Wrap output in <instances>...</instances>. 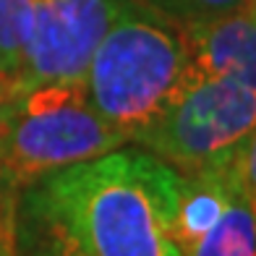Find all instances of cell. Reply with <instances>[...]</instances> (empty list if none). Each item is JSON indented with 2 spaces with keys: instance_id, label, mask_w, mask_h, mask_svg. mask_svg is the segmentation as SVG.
<instances>
[{
  "instance_id": "obj_1",
  "label": "cell",
  "mask_w": 256,
  "mask_h": 256,
  "mask_svg": "<svg viewBox=\"0 0 256 256\" xmlns=\"http://www.w3.org/2000/svg\"><path fill=\"white\" fill-rule=\"evenodd\" d=\"M180 176L136 144L63 168L18 196L52 214L89 256H180Z\"/></svg>"
},
{
  "instance_id": "obj_2",
  "label": "cell",
  "mask_w": 256,
  "mask_h": 256,
  "mask_svg": "<svg viewBox=\"0 0 256 256\" xmlns=\"http://www.w3.org/2000/svg\"><path fill=\"white\" fill-rule=\"evenodd\" d=\"M191 76L186 32L144 0H123L89 60L84 89L128 144L152 126Z\"/></svg>"
},
{
  "instance_id": "obj_3",
  "label": "cell",
  "mask_w": 256,
  "mask_h": 256,
  "mask_svg": "<svg viewBox=\"0 0 256 256\" xmlns=\"http://www.w3.org/2000/svg\"><path fill=\"white\" fill-rule=\"evenodd\" d=\"M128 144L92 108L84 81L21 89L0 100V194L18 202L29 186Z\"/></svg>"
},
{
  "instance_id": "obj_4",
  "label": "cell",
  "mask_w": 256,
  "mask_h": 256,
  "mask_svg": "<svg viewBox=\"0 0 256 256\" xmlns=\"http://www.w3.org/2000/svg\"><path fill=\"white\" fill-rule=\"evenodd\" d=\"M256 128V92L222 76H188L162 115L136 136L178 176L230 160Z\"/></svg>"
},
{
  "instance_id": "obj_5",
  "label": "cell",
  "mask_w": 256,
  "mask_h": 256,
  "mask_svg": "<svg viewBox=\"0 0 256 256\" xmlns=\"http://www.w3.org/2000/svg\"><path fill=\"white\" fill-rule=\"evenodd\" d=\"M120 3L123 0H32V32L16 92L84 81L92 55Z\"/></svg>"
},
{
  "instance_id": "obj_6",
  "label": "cell",
  "mask_w": 256,
  "mask_h": 256,
  "mask_svg": "<svg viewBox=\"0 0 256 256\" xmlns=\"http://www.w3.org/2000/svg\"><path fill=\"white\" fill-rule=\"evenodd\" d=\"M191 76H222L256 92V8L183 26Z\"/></svg>"
},
{
  "instance_id": "obj_7",
  "label": "cell",
  "mask_w": 256,
  "mask_h": 256,
  "mask_svg": "<svg viewBox=\"0 0 256 256\" xmlns=\"http://www.w3.org/2000/svg\"><path fill=\"white\" fill-rule=\"evenodd\" d=\"M183 256H256V204L243 183L240 168L220 220Z\"/></svg>"
},
{
  "instance_id": "obj_8",
  "label": "cell",
  "mask_w": 256,
  "mask_h": 256,
  "mask_svg": "<svg viewBox=\"0 0 256 256\" xmlns=\"http://www.w3.org/2000/svg\"><path fill=\"white\" fill-rule=\"evenodd\" d=\"M16 256H89L52 214L26 199L16 204Z\"/></svg>"
},
{
  "instance_id": "obj_9",
  "label": "cell",
  "mask_w": 256,
  "mask_h": 256,
  "mask_svg": "<svg viewBox=\"0 0 256 256\" xmlns=\"http://www.w3.org/2000/svg\"><path fill=\"white\" fill-rule=\"evenodd\" d=\"M32 0H0V100L16 92L32 32Z\"/></svg>"
},
{
  "instance_id": "obj_10",
  "label": "cell",
  "mask_w": 256,
  "mask_h": 256,
  "mask_svg": "<svg viewBox=\"0 0 256 256\" xmlns=\"http://www.w3.org/2000/svg\"><path fill=\"white\" fill-rule=\"evenodd\" d=\"M144 3L160 8L165 16L178 21L180 26L199 24V21H209L217 16L232 14V10L254 6V0H144Z\"/></svg>"
},
{
  "instance_id": "obj_11",
  "label": "cell",
  "mask_w": 256,
  "mask_h": 256,
  "mask_svg": "<svg viewBox=\"0 0 256 256\" xmlns=\"http://www.w3.org/2000/svg\"><path fill=\"white\" fill-rule=\"evenodd\" d=\"M16 204L0 194V251L6 256H16Z\"/></svg>"
},
{
  "instance_id": "obj_12",
  "label": "cell",
  "mask_w": 256,
  "mask_h": 256,
  "mask_svg": "<svg viewBox=\"0 0 256 256\" xmlns=\"http://www.w3.org/2000/svg\"><path fill=\"white\" fill-rule=\"evenodd\" d=\"M238 168H240V176H243V183H246V188L251 194V199L256 204V128L254 134L243 142V146L238 149Z\"/></svg>"
},
{
  "instance_id": "obj_13",
  "label": "cell",
  "mask_w": 256,
  "mask_h": 256,
  "mask_svg": "<svg viewBox=\"0 0 256 256\" xmlns=\"http://www.w3.org/2000/svg\"><path fill=\"white\" fill-rule=\"evenodd\" d=\"M254 8H256V0H254Z\"/></svg>"
},
{
  "instance_id": "obj_14",
  "label": "cell",
  "mask_w": 256,
  "mask_h": 256,
  "mask_svg": "<svg viewBox=\"0 0 256 256\" xmlns=\"http://www.w3.org/2000/svg\"><path fill=\"white\" fill-rule=\"evenodd\" d=\"M0 254H3V251H0ZM3 256H6V254H3Z\"/></svg>"
},
{
  "instance_id": "obj_15",
  "label": "cell",
  "mask_w": 256,
  "mask_h": 256,
  "mask_svg": "<svg viewBox=\"0 0 256 256\" xmlns=\"http://www.w3.org/2000/svg\"><path fill=\"white\" fill-rule=\"evenodd\" d=\"M0 256H3V254H0Z\"/></svg>"
}]
</instances>
